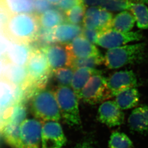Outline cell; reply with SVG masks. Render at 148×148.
Instances as JSON below:
<instances>
[{
	"mask_svg": "<svg viewBox=\"0 0 148 148\" xmlns=\"http://www.w3.org/2000/svg\"><path fill=\"white\" fill-rule=\"evenodd\" d=\"M40 26L38 16L22 13L7 16L1 27L2 35L11 42L27 45L34 42L40 35Z\"/></svg>",
	"mask_w": 148,
	"mask_h": 148,
	"instance_id": "1",
	"label": "cell"
},
{
	"mask_svg": "<svg viewBox=\"0 0 148 148\" xmlns=\"http://www.w3.org/2000/svg\"><path fill=\"white\" fill-rule=\"evenodd\" d=\"M25 88H44L52 71L41 49H32L29 53L25 65Z\"/></svg>",
	"mask_w": 148,
	"mask_h": 148,
	"instance_id": "2",
	"label": "cell"
},
{
	"mask_svg": "<svg viewBox=\"0 0 148 148\" xmlns=\"http://www.w3.org/2000/svg\"><path fill=\"white\" fill-rule=\"evenodd\" d=\"M144 42L122 46L108 49L104 57V64L109 69L120 68L129 64L142 63L145 59Z\"/></svg>",
	"mask_w": 148,
	"mask_h": 148,
	"instance_id": "3",
	"label": "cell"
},
{
	"mask_svg": "<svg viewBox=\"0 0 148 148\" xmlns=\"http://www.w3.org/2000/svg\"><path fill=\"white\" fill-rule=\"evenodd\" d=\"M32 115L41 121H58L61 115L53 92L44 88L34 90L30 101Z\"/></svg>",
	"mask_w": 148,
	"mask_h": 148,
	"instance_id": "4",
	"label": "cell"
},
{
	"mask_svg": "<svg viewBox=\"0 0 148 148\" xmlns=\"http://www.w3.org/2000/svg\"><path fill=\"white\" fill-rule=\"evenodd\" d=\"M61 116L69 126L81 127L79 98L70 87L58 86L53 91Z\"/></svg>",
	"mask_w": 148,
	"mask_h": 148,
	"instance_id": "5",
	"label": "cell"
},
{
	"mask_svg": "<svg viewBox=\"0 0 148 148\" xmlns=\"http://www.w3.org/2000/svg\"><path fill=\"white\" fill-rule=\"evenodd\" d=\"M112 97L107 78L102 74L92 76L82 90L79 99L90 105H96L104 102Z\"/></svg>",
	"mask_w": 148,
	"mask_h": 148,
	"instance_id": "6",
	"label": "cell"
},
{
	"mask_svg": "<svg viewBox=\"0 0 148 148\" xmlns=\"http://www.w3.org/2000/svg\"><path fill=\"white\" fill-rule=\"evenodd\" d=\"M140 31L122 32L109 29L99 32L96 45L108 49L119 47L133 41H139L143 38Z\"/></svg>",
	"mask_w": 148,
	"mask_h": 148,
	"instance_id": "7",
	"label": "cell"
},
{
	"mask_svg": "<svg viewBox=\"0 0 148 148\" xmlns=\"http://www.w3.org/2000/svg\"><path fill=\"white\" fill-rule=\"evenodd\" d=\"M52 71L63 68H71L73 58L65 45H48L41 48Z\"/></svg>",
	"mask_w": 148,
	"mask_h": 148,
	"instance_id": "8",
	"label": "cell"
},
{
	"mask_svg": "<svg viewBox=\"0 0 148 148\" xmlns=\"http://www.w3.org/2000/svg\"><path fill=\"white\" fill-rule=\"evenodd\" d=\"M66 138L58 121H42L41 148H63Z\"/></svg>",
	"mask_w": 148,
	"mask_h": 148,
	"instance_id": "9",
	"label": "cell"
},
{
	"mask_svg": "<svg viewBox=\"0 0 148 148\" xmlns=\"http://www.w3.org/2000/svg\"><path fill=\"white\" fill-rule=\"evenodd\" d=\"M42 121L35 119H25L21 126V146L40 148Z\"/></svg>",
	"mask_w": 148,
	"mask_h": 148,
	"instance_id": "10",
	"label": "cell"
},
{
	"mask_svg": "<svg viewBox=\"0 0 148 148\" xmlns=\"http://www.w3.org/2000/svg\"><path fill=\"white\" fill-rule=\"evenodd\" d=\"M107 83L112 97H115L124 90L136 87L138 79L132 70H121L112 74L110 77L107 78Z\"/></svg>",
	"mask_w": 148,
	"mask_h": 148,
	"instance_id": "11",
	"label": "cell"
},
{
	"mask_svg": "<svg viewBox=\"0 0 148 148\" xmlns=\"http://www.w3.org/2000/svg\"><path fill=\"white\" fill-rule=\"evenodd\" d=\"M98 119L108 127H116L123 123L125 114L115 101H106L98 109Z\"/></svg>",
	"mask_w": 148,
	"mask_h": 148,
	"instance_id": "12",
	"label": "cell"
},
{
	"mask_svg": "<svg viewBox=\"0 0 148 148\" xmlns=\"http://www.w3.org/2000/svg\"><path fill=\"white\" fill-rule=\"evenodd\" d=\"M82 29L79 25L62 23L52 29L49 34V43L67 45L82 34Z\"/></svg>",
	"mask_w": 148,
	"mask_h": 148,
	"instance_id": "13",
	"label": "cell"
},
{
	"mask_svg": "<svg viewBox=\"0 0 148 148\" xmlns=\"http://www.w3.org/2000/svg\"><path fill=\"white\" fill-rule=\"evenodd\" d=\"M65 45L73 59L84 58L101 54L95 45L90 42L82 35Z\"/></svg>",
	"mask_w": 148,
	"mask_h": 148,
	"instance_id": "14",
	"label": "cell"
},
{
	"mask_svg": "<svg viewBox=\"0 0 148 148\" xmlns=\"http://www.w3.org/2000/svg\"><path fill=\"white\" fill-rule=\"evenodd\" d=\"M24 120L19 116L11 115L2 126V130L5 142L12 148L21 147V126Z\"/></svg>",
	"mask_w": 148,
	"mask_h": 148,
	"instance_id": "15",
	"label": "cell"
},
{
	"mask_svg": "<svg viewBox=\"0 0 148 148\" xmlns=\"http://www.w3.org/2000/svg\"><path fill=\"white\" fill-rule=\"evenodd\" d=\"M34 12V0H0V12L5 16Z\"/></svg>",
	"mask_w": 148,
	"mask_h": 148,
	"instance_id": "16",
	"label": "cell"
},
{
	"mask_svg": "<svg viewBox=\"0 0 148 148\" xmlns=\"http://www.w3.org/2000/svg\"><path fill=\"white\" fill-rule=\"evenodd\" d=\"M102 74L101 70L93 68H79L74 70L70 86L79 99L81 91L89 79L94 75Z\"/></svg>",
	"mask_w": 148,
	"mask_h": 148,
	"instance_id": "17",
	"label": "cell"
},
{
	"mask_svg": "<svg viewBox=\"0 0 148 148\" xmlns=\"http://www.w3.org/2000/svg\"><path fill=\"white\" fill-rule=\"evenodd\" d=\"M140 95L136 87L124 90L115 96V102L122 110H128L136 107L139 101Z\"/></svg>",
	"mask_w": 148,
	"mask_h": 148,
	"instance_id": "18",
	"label": "cell"
},
{
	"mask_svg": "<svg viewBox=\"0 0 148 148\" xmlns=\"http://www.w3.org/2000/svg\"><path fill=\"white\" fill-rule=\"evenodd\" d=\"M38 19L40 27L42 30H52L64 21V16L62 12L52 8L38 16Z\"/></svg>",
	"mask_w": 148,
	"mask_h": 148,
	"instance_id": "19",
	"label": "cell"
},
{
	"mask_svg": "<svg viewBox=\"0 0 148 148\" xmlns=\"http://www.w3.org/2000/svg\"><path fill=\"white\" fill-rule=\"evenodd\" d=\"M128 126L134 132L148 135V123L141 106L134 109L128 120Z\"/></svg>",
	"mask_w": 148,
	"mask_h": 148,
	"instance_id": "20",
	"label": "cell"
},
{
	"mask_svg": "<svg viewBox=\"0 0 148 148\" xmlns=\"http://www.w3.org/2000/svg\"><path fill=\"white\" fill-rule=\"evenodd\" d=\"M135 21L134 16L130 12L123 11L117 14L112 19L111 28L118 32H130L134 27Z\"/></svg>",
	"mask_w": 148,
	"mask_h": 148,
	"instance_id": "21",
	"label": "cell"
},
{
	"mask_svg": "<svg viewBox=\"0 0 148 148\" xmlns=\"http://www.w3.org/2000/svg\"><path fill=\"white\" fill-rule=\"evenodd\" d=\"M101 8L91 7L85 12L83 19L84 27L94 29L100 32L101 27Z\"/></svg>",
	"mask_w": 148,
	"mask_h": 148,
	"instance_id": "22",
	"label": "cell"
},
{
	"mask_svg": "<svg viewBox=\"0 0 148 148\" xmlns=\"http://www.w3.org/2000/svg\"><path fill=\"white\" fill-rule=\"evenodd\" d=\"M130 10L137 21L138 27L141 29H148V8L147 5L143 3H134Z\"/></svg>",
	"mask_w": 148,
	"mask_h": 148,
	"instance_id": "23",
	"label": "cell"
},
{
	"mask_svg": "<svg viewBox=\"0 0 148 148\" xmlns=\"http://www.w3.org/2000/svg\"><path fill=\"white\" fill-rule=\"evenodd\" d=\"M104 63V57L99 56L87 57L84 58H74L73 59L71 68L74 69L79 68H93Z\"/></svg>",
	"mask_w": 148,
	"mask_h": 148,
	"instance_id": "24",
	"label": "cell"
},
{
	"mask_svg": "<svg viewBox=\"0 0 148 148\" xmlns=\"http://www.w3.org/2000/svg\"><path fill=\"white\" fill-rule=\"evenodd\" d=\"M108 145L109 148H133V143L125 133L114 131L111 133Z\"/></svg>",
	"mask_w": 148,
	"mask_h": 148,
	"instance_id": "25",
	"label": "cell"
},
{
	"mask_svg": "<svg viewBox=\"0 0 148 148\" xmlns=\"http://www.w3.org/2000/svg\"><path fill=\"white\" fill-rule=\"evenodd\" d=\"M74 73V69L68 67L53 70L52 74L59 86L69 87L71 85Z\"/></svg>",
	"mask_w": 148,
	"mask_h": 148,
	"instance_id": "26",
	"label": "cell"
},
{
	"mask_svg": "<svg viewBox=\"0 0 148 148\" xmlns=\"http://www.w3.org/2000/svg\"><path fill=\"white\" fill-rule=\"evenodd\" d=\"M133 4L129 0H107L100 7L106 11H122L130 10Z\"/></svg>",
	"mask_w": 148,
	"mask_h": 148,
	"instance_id": "27",
	"label": "cell"
},
{
	"mask_svg": "<svg viewBox=\"0 0 148 148\" xmlns=\"http://www.w3.org/2000/svg\"><path fill=\"white\" fill-rule=\"evenodd\" d=\"M85 12V5L84 3L79 4L65 12L66 19L69 23L78 25L83 21Z\"/></svg>",
	"mask_w": 148,
	"mask_h": 148,
	"instance_id": "28",
	"label": "cell"
},
{
	"mask_svg": "<svg viewBox=\"0 0 148 148\" xmlns=\"http://www.w3.org/2000/svg\"><path fill=\"white\" fill-rule=\"evenodd\" d=\"M34 12L39 16L43 13L51 9L52 4L47 0H34Z\"/></svg>",
	"mask_w": 148,
	"mask_h": 148,
	"instance_id": "29",
	"label": "cell"
},
{
	"mask_svg": "<svg viewBox=\"0 0 148 148\" xmlns=\"http://www.w3.org/2000/svg\"><path fill=\"white\" fill-rule=\"evenodd\" d=\"M81 3H83L82 0H60L57 5L60 11L66 12Z\"/></svg>",
	"mask_w": 148,
	"mask_h": 148,
	"instance_id": "30",
	"label": "cell"
},
{
	"mask_svg": "<svg viewBox=\"0 0 148 148\" xmlns=\"http://www.w3.org/2000/svg\"><path fill=\"white\" fill-rule=\"evenodd\" d=\"M100 32L94 29H90L85 28L82 29V35L86 38L90 42L96 44Z\"/></svg>",
	"mask_w": 148,
	"mask_h": 148,
	"instance_id": "31",
	"label": "cell"
},
{
	"mask_svg": "<svg viewBox=\"0 0 148 148\" xmlns=\"http://www.w3.org/2000/svg\"><path fill=\"white\" fill-rule=\"evenodd\" d=\"M73 148H97V144L92 137H87L77 143Z\"/></svg>",
	"mask_w": 148,
	"mask_h": 148,
	"instance_id": "32",
	"label": "cell"
},
{
	"mask_svg": "<svg viewBox=\"0 0 148 148\" xmlns=\"http://www.w3.org/2000/svg\"><path fill=\"white\" fill-rule=\"evenodd\" d=\"M82 3L85 5H90L92 7H101V5L107 0H82Z\"/></svg>",
	"mask_w": 148,
	"mask_h": 148,
	"instance_id": "33",
	"label": "cell"
},
{
	"mask_svg": "<svg viewBox=\"0 0 148 148\" xmlns=\"http://www.w3.org/2000/svg\"><path fill=\"white\" fill-rule=\"evenodd\" d=\"M143 110L144 115L145 117V119L148 123V105H144L141 106Z\"/></svg>",
	"mask_w": 148,
	"mask_h": 148,
	"instance_id": "34",
	"label": "cell"
},
{
	"mask_svg": "<svg viewBox=\"0 0 148 148\" xmlns=\"http://www.w3.org/2000/svg\"><path fill=\"white\" fill-rule=\"evenodd\" d=\"M47 1L50 3L53 4L54 5H57L60 0H47Z\"/></svg>",
	"mask_w": 148,
	"mask_h": 148,
	"instance_id": "35",
	"label": "cell"
},
{
	"mask_svg": "<svg viewBox=\"0 0 148 148\" xmlns=\"http://www.w3.org/2000/svg\"><path fill=\"white\" fill-rule=\"evenodd\" d=\"M18 148H29V147H23V146H21V147Z\"/></svg>",
	"mask_w": 148,
	"mask_h": 148,
	"instance_id": "36",
	"label": "cell"
},
{
	"mask_svg": "<svg viewBox=\"0 0 148 148\" xmlns=\"http://www.w3.org/2000/svg\"><path fill=\"white\" fill-rule=\"evenodd\" d=\"M142 1H148V0H140Z\"/></svg>",
	"mask_w": 148,
	"mask_h": 148,
	"instance_id": "37",
	"label": "cell"
}]
</instances>
